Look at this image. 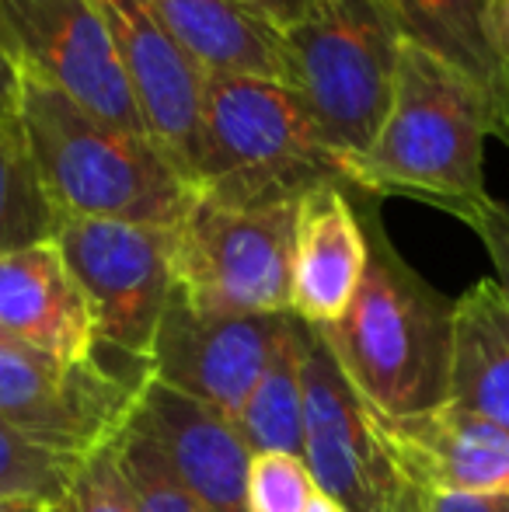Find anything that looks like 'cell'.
<instances>
[{"mask_svg":"<svg viewBox=\"0 0 509 512\" xmlns=\"http://www.w3.org/2000/svg\"><path fill=\"white\" fill-rule=\"evenodd\" d=\"M492 42H496V53L503 56V63L509 67V0H492Z\"/></svg>","mask_w":509,"mask_h":512,"instance_id":"f1b7e54d","label":"cell"},{"mask_svg":"<svg viewBox=\"0 0 509 512\" xmlns=\"http://www.w3.org/2000/svg\"><path fill=\"white\" fill-rule=\"evenodd\" d=\"M300 199L231 203L192 192L171 227V279L185 304L217 314H290Z\"/></svg>","mask_w":509,"mask_h":512,"instance_id":"8992f818","label":"cell"},{"mask_svg":"<svg viewBox=\"0 0 509 512\" xmlns=\"http://www.w3.org/2000/svg\"><path fill=\"white\" fill-rule=\"evenodd\" d=\"M290 314H217L171 293L150 349V377L213 408L227 422L269 366Z\"/></svg>","mask_w":509,"mask_h":512,"instance_id":"30bf717a","label":"cell"},{"mask_svg":"<svg viewBox=\"0 0 509 512\" xmlns=\"http://www.w3.org/2000/svg\"><path fill=\"white\" fill-rule=\"evenodd\" d=\"M307 331L290 314L269 366L245 398L234 429L252 453H293L304 457V349Z\"/></svg>","mask_w":509,"mask_h":512,"instance_id":"ffe728a7","label":"cell"},{"mask_svg":"<svg viewBox=\"0 0 509 512\" xmlns=\"http://www.w3.org/2000/svg\"><path fill=\"white\" fill-rule=\"evenodd\" d=\"M18 112L60 220H123L171 230L196 185L150 133L98 119L32 77L18 84Z\"/></svg>","mask_w":509,"mask_h":512,"instance_id":"3957f363","label":"cell"},{"mask_svg":"<svg viewBox=\"0 0 509 512\" xmlns=\"http://www.w3.org/2000/svg\"><path fill=\"white\" fill-rule=\"evenodd\" d=\"M129 425L157 446L203 512H245L252 450L234 422L157 377H147Z\"/></svg>","mask_w":509,"mask_h":512,"instance_id":"5bb4252c","label":"cell"},{"mask_svg":"<svg viewBox=\"0 0 509 512\" xmlns=\"http://www.w3.org/2000/svg\"><path fill=\"white\" fill-rule=\"evenodd\" d=\"M384 512H426L422 509V492H415L412 485H405L391 502H387Z\"/></svg>","mask_w":509,"mask_h":512,"instance_id":"4dcf8cb0","label":"cell"},{"mask_svg":"<svg viewBox=\"0 0 509 512\" xmlns=\"http://www.w3.org/2000/svg\"><path fill=\"white\" fill-rule=\"evenodd\" d=\"M349 192L367 230V272L346 314L314 331L370 408L419 415L447 401L454 300L440 297L394 251L381 223V199Z\"/></svg>","mask_w":509,"mask_h":512,"instance_id":"6da1fadb","label":"cell"},{"mask_svg":"<svg viewBox=\"0 0 509 512\" xmlns=\"http://www.w3.org/2000/svg\"><path fill=\"white\" fill-rule=\"evenodd\" d=\"M60 227L18 102L0 108V255L53 241Z\"/></svg>","mask_w":509,"mask_h":512,"instance_id":"44dd1931","label":"cell"},{"mask_svg":"<svg viewBox=\"0 0 509 512\" xmlns=\"http://www.w3.org/2000/svg\"><path fill=\"white\" fill-rule=\"evenodd\" d=\"M147 377L112 370L102 363V352L67 363L0 335V418L63 457L88 460L116 443Z\"/></svg>","mask_w":509,"mask_h":512,"instance_id":"52a82bcc","label":"cell"},{"mask_svg":"<svg viewBox=\"0 0 509 512\" xmlns=\"http://www.w3.org/2000/svg\"><path fill=\"white\" fill-rule=\"evenodd\" d=\"M81 464L84 460L32 443L0 418V499L56 502L77 478Z\"/></svg>","mask_w":509,"mask_h":512,"instance_id":"7402d4cb","label":"cell"},{"mask_svg":"<svg viewBox=\"0 0 509 512\" xmlns=\"http://www.w3.org/2000/svg\"><path fill=\"white\" fill-rule=\"evenodd\" d=\"M401 42L391 0H314L283 32L286 84L342 157L346 182L391 105Z\"/></svg>","mask_w":509,"mask_h":512,"instance_id":"5b68a950","label":"cell"},{"mask_svg":"<svg viewBox=\"0 0 509 512\" xmlns=\"http://www.w3.org/2000/svg\"><path fill=\"white\" fill-rule=\"evenodd\" d=\"M318 495L304 457L252 453L245 481V512H304Z\"/></svg>","mask_w":509,"mask_h":512,"instance_id":"cb8c5ba5","label":"cell"},{"mask_svg":"<svg viewBox=\"0 0 509 512\" xmlns=\"http://www.w3.org/2000/svg\"><path fill=\"white\" fill-rule=\"evenodd\" d=\"M422 509L426 512H509V492H436L422 495Z\"/></svg>","mask_w":509,"mask_h":512,"instance_id":"4316f807","label":"cell"},{"mask_svg":"<svg viewBox=\"0 0 509 512\" xmlns=\"http://www.w3.org/2000/svg\"><path fill=\"white\" fill-rule=\"evenodd\" d=\"M147 4L206 74H245L286 84L283 32L248 0H147Z\"/></svg>","mask_w":509,"mask_h":512,"instance_id":"ac0fdd59","label":"cell"},{"mask_svg":"<svg viewBox=\"0 0 509 512\" xmlns=\"http://www.w3.org/2000/svg\"><path fill=\"white\" fill-rule=\"evenodd\" d=\"M248 4H252L262 18H269L279 32H286V28H293L307 11H311L314 0H248Z\"/></svg>","mask_w":509,"mask_h":512,"instance_id":"83f0119b","label":"cell"},{"mask_svg":"<svg viewBox=\"0 0 509 512\" xmlns=\"http://www.w3.org/2000/svg\"><path fill=\"white\" fill-rule=\"evenodd\" d=\"M304 464L346 512H384L405 488L370 432L367 405L314 328L304 349Z\"/></svg>","mask_w":509,"mask_h":512,"instance_id":"8fae6325","label":"cell"},{"mask_svg":"<svg viewBox=\"0 0 509 512\" xmlns=\"http://www.w3.org/2000/svg\"><path fill=\"white\" fill-rule=\"evenodd\" d=\"M0 335L67 363L102 352L91 307L56 241L0 255Z\"/></svg>","mask_w":509,"mask_h":512,"instance_id":"9a60e30c","label":"cell"},{"mask_svg":"<svg viewBox=\"0 0 509 512\" xmlns=\"http://www.w3.org/2000/svg\"><path fill=\"white\" fill-rule=\"evenodd\" d=\"M112 450H116V464L129 488L133 512H203V506L175 478L168 460L157 453V446L133 425H126Z\"/></svg>","mask_w":509,"mask_h":512,"instance_id":"603a6c76","label":"cell"},{"mask_svg":"<svg viewBox=\"0 0 509 512\" xmlns=\"http://www.w3.org/2000/svg\"><path fill=\"white\" fill-rule=\"evenodd\" d=\"M192 185L231 203L304 199L346 185V164L304 98L283 81L206 74Z\"/></svg>","mask_w":509,"mask_h":512,"instance_id":"277c9868","label":"cell"},{"mask_svg":"<svg viewBox=\"0 0 509 512\" xmlns=\"http://www.w3.org/2000/svg\"><path fill=\"white\" fill-rule=\"evenodd\" d=\"M304 512H346V506H342V502H335L332 495L318 492V495L311 499V506H307Z\"/></svg>","mask_w":509,"mask_h":512,"instance_id":"d6a6232c","label":"cell"},{"mask_svg":"<svg viewBox=\"0 0 509 512\" xmlns=\"http://www.w3.org/2000/svg\"><path fill=\"white\" fill-rule=\"evenodd\" d=\"M461 220L468 223L478 234V241L485 244L492 269H496V283L509 293V203L489 196L478 206H471Z\"/></svg>","mask_w":509,"mask_h":512,"instance_id":"484cf974","label":"cell"},{"mask_svg":"<svg viewBox=\"0 0 509 512\" xmlns=\"http://www.w3.org/2000/svg\"><path fill=\"white\" fill-rule=\"evenodd\" d=\"M489 136H496V115L482 91L426 49L401 42L391 105L370 150L349 171V189L426 199L461 220L489 199Z\"/></svg>","mask_w":509,"mask_h":512,"instance_id":"7a4b0ae2","label":"cell"},{"mask_svg":"<svg viewBox=\"0 0 509 512\" xmlns=\"http://www.w3.org/2000/svg\"><path fill=\"white\" fill-rule=\"evenodd\" d=\"M367 422L387 464L415 492H509V432L485 418L443 401L419 415L367 405Z\"/></svg>","mask_w":509,"mask_h":512,"instance_id":"4fadbf2b","label":"cell"},{"mask_svg":"<svg viewBox=\"0 0 509 512\" xmlns=\"http://www.w3.org/2000/svg\"><path fill=\"white\" fill-rule=\"evenodd\" d=\"M18 84H21L18 70H14L11 60H7V56L0 53V108L18 102Z\"/></svg>","mask_w":509,"mask_h":512,"instance_id":"f546056e","label":"cell"},{"mask_svg":"<svg viewBox=\"0 0 509 512\" xmlns=\"http://www.w3.org/2000/svg\"><path fill=\"white\" fill-rule=\"evenodd\" d=\"M0 53L18 77L63 91L98 119L147 133L91 0H0Z\"/></svg>","mask_w":509,"mask_h":512,"instance_id":"9c48e42d","label":"cell"},{"mask_svg":"<svg viewBox=\"0 0 509 512\" xmlns=\"http://www.w3.org/2000/svg\"><path fill=\"white\" fill-rule=\"evenodd\" d=\"M53 512H133L123 471L116 464V450L91 453L81 464L70 488L53 502Z\"/></svg>","mask_w":509,"mask_h":512,"instance_id":"d4e9b609","label":"cell"},{"mask_svg":"<svg viewBox=\"0 0 509 512\" xmlns=\"http://www.w3.org/2000/svg\"><path fill=\"white\" fill-rule=\"evenodd\" d=\"M53 241L88 300L98 345L147 366L164 307L175 293L171 230L67 216Z\"/></svg>","mask_w":509,"mask_h":512,"instance_id":"ba28073f","label":"cell"},{"mask_svg":"<svg viewBox=\"0 0 509 512\" xmlns=\"http://www.w3.org/2000/svg\"><path fill=\"white\" fill-rule=\"evenodd\" d=\"M447 405L509 432V293L496 279L454 300Z\"/></svg>","mask_w":509,"mask_h":512,"instance_id":"e0dca14e","label":"cell"},{"mask_svg":"<svg viewBox=\"0 0 509 512\" xmlns=\"http://www.w3.org/2000/svg\"><path fill=\"white\" fill-rule=\"evenodd\" d=\"M367 230L346 185H318L300 199L290 314L311 328L335 324L367 272Z\"/></svg>","mask_w":509,"mask_h":512,"instance_id":"2e32d148","label":"cell"},{"mask_svg":"<svg viewBox=\"0 0 509 512\" xmlns=\"http://www.w3.org/2000/svg\"><path fill=\"white\" fill-rule=\"evenodd\" d=\"M123 63L147 133L192 182L206 70L178 46L147 0H91Z\"/></svg>","mask_w":509,"mask_h":512,"instance_id":"7c38bea8","label":"cell"},{"mask_svg":"<svg viewBox=\"0 0 509 512\" xmlns=\"http://www.w3.org/2000/svg\"><path fill=\"white\" fill-rule=\"evenodd\" d=\"M0 512H53L46 499H0Z\"/></svg>","mask_w":509,"mask_h":512,"instance_id":"1f68e13d","label":"cell"},{"mask_svg":"<svg viewBox=\"0 0 509 512\" xmlns=\"http://www.w3.org/2000/svg\"><path fill=\"white\" fill-rule=\"evenodd\" d=\"M405 42L464 74L496 115V140L509 147V67L492 42V0H391Z\"/></svg>","mask_w":509,"mask_h":512,"instance_id":"d6986e66","label":"cell"}]
</instances>
